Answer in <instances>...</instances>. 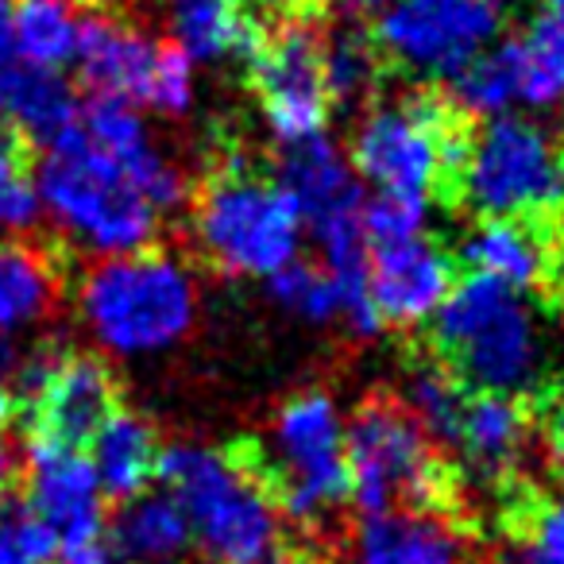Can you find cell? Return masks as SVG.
<instances>
[{"mask_svg": "<svg viewBox=\"0 0 564 564\" xmlns=\"http://www.w3.org/2000/svg\"><path fill=\"white\" fill-rule=\"evenodd\" d=\"M32 178L43 217L70 248L94 259H112L155 243L163 213L78 124L47 143Z\"/></svg>", "mask_w": 564, "mask_h": 564, "instance_id": "obj_1", "label": "cell"}, {"mask_svg": "<svg viewBox=\"0 0 564 564\" xmlns=\"http://www.w3.org/2000/svg\"><path fill=\"white\" fill-rule=\"evenodd\" d=\"M197 306L194 271L155 248L97 259L78 286L82 325L117 360H151L178 348L197 325Z\"/></svg>", "mask_w": 564, "mask_h": 564, "instance_id": "obj_2", "label": "cell"}, {"mask_svg": "<svg viewBox=\"0 0 564 564\" xmlns=\"http://www.w3.org/2000/svg\"><path fill=\"white\" fill-rule=\"evenodd\" d=\"M155 476L186 514L194 549L213 564H256L279 549L282 510L274 491L240 456L182 441L159 453Z\"/></svg>", "mask_w": 564, "mask_h": 564, "instance_id": "obj_3", "label": "cell"}, {"mask_svg": "<svg viewBox=\"0 0 564 564\" xmlns=\"http://www.w3.org/2000/svg\"><path fill=\"white\" fill-rule=\"evenodd\" d=\"M433 337L453 376L487 394L533 391L545 376L549 345L541 317L522 291L468 274L453 282L448 299L433 314Z\"/></svg>", "mask_w": 564, "mask_h": 564, "instance_id": "obj_4", "label": "cell"}, {"mask_svg": "<svg viewBox=\"0 0 564 564\" xmlns=\"http://www.w3.org/2000/svg\"><path fill=\"white\" fill-rule=\"evenodd\" d=\"M456 182L484 220H541L564 213V143L533 117L484 120L456 155Z\"/></svg>", "mask_w": 564, "mask_h": 564, "instance_id": "obj_5", "label": "cell"}, {"mask_svg": "<svg viewBox=\"0 0 564 564\" xmlns=\"http://www.w3.org/2000/svg\"><path fill=\"white\" fill-rule=\"evenodd\" d=\"M189 225L202 256L217 271L259 282L294 263L306 240V228L286 189L243 171L240 163L220 171L202 189Z\"/></svg>", "mask_w": 564, "mask_h": 564, "instance_id": "obj_6", "label": "cell"}, {"mask_svg": "<svg viewBox=\"0 0 564 564\" xmlns=\"http://www.w3.org/2000/svg\"><path fill=\"white\" fill-rule=\"evenodd\" d=\"M348 417L325 391H302L279 406L267 433L274 502L299 522H322L348 499Z\"/></svg>", "mask_w": 564, "mask_h": 564, "instance_id": "obj_7", "label": "cell"}, {"mask_svg": "<svg viewBox=\"0 0 564 564\" xmlns=\"http://www.w3.org/2000/svg\"><path fill=\"white\" fill-rule=\"evenodd\" d=\"M348 499L364 514L391 507H433L441 495V460L433 437L399 402L376 399L348 417L345 430Z\"/></svg>", "mask_w": 564, "mask_h": 564, "instance_id": "obj_8", "label": "cell"}, {"mask_svg": "<svg viewBox=\"0 0 564 564\" xmlns=\"http://www.w3.org/2000/svg\"><path fill=\"white\" fill-rule=\"evenodd\" d=\"M356 178L383 194H430L460 155L453 112L433 97L379 101L360 117L348 143Z\"/></svg>", "mask_w": 564, "mask_h": 564, "instance_id": "obj_9", "label": "cell"}, {"mask_svg": "<svg viewBox=\"0 0 564 564\" xmlns=\"http://www.w3.org/2000/svg\"><path fill=\"white\" fill-rule=\"evenodd\" d=\"M507 0H394L376 20V47L402 74L453 82L499 43Z\"/></svg>", "mask_w": 564, "mask_h": 564, "instance_id": "obj_10", "label": "cell"}, {"mask_svg": "<svg viewBox=\"0 0 564 564\" xmlns=\"http://www.w3.org/2000/svg\"><path fill=\"white\" fill-rule=\"evenodd\" d=\"M453 97L471 117H507L514 109L553 112L564 105V32L538 20L514 40L491 43L453 78Z\"/></svg>", "mask_w": 564, "mask_h": 564, "instance_id": "obj_11", "label": "cell"}, {"mask_svg": "<svg viewBox=\"0 0 564 564\" xmlns=\"http://www.w3.org/2000/svg\"><path fill=\"white\" fill-rule=\"evenodd\" d=\"M263 124L274 140L286 143L314 140L325 132L329 89L322 74V35L302 20H286L251 51Z\"/></svg>", "mask_w": 564, "mask_h": 564, "instance_id": "obj_12", "label": "cell"}, {"mask_svg": "<svg viewBox=\"0 0 564 564\" xmlns=\"http://www.w3.org/2000/svg\"><path fill=\"white\" fill-rule=\"evenodd\" d=\"M28 468V507L47 522L58 545L94 541L105 522V491L97 471L78 445L51 437H32L24 453Z\"/></svg>", "mask_w": 564, "mask_h": 564, "instance_id": "obj_13", "label": "cell"}, {"mask_svg": "<svg viewBox=\"0 0 564 564\" xmlns=\"http://www.w3.org/2000/svg\"><path fill=\"white\" fill-rule=\"evenodd\" d=\"M453 282V256L430 236L376 243V251L368 256V294L383 325L414 329V325L433 322Z\"/></svg>", "mask_w": 564, "mask_h": 564, "instance_id": "obj_14", "label": "cell"}, {"mask_svg": "<svg viewBox=\"0 0 564 564\" xmlns=\"http://www.w3.org/2000/svg\"><path fill=\"white\" fill-rule=\"evenodd\" d=\"M78 128L132 174L135 186L143 189V197H148L163 217L186 202V174H182V166L159 148L148 120L128 101L94 97V101L86 105V112L78 117Z\"/></svg>", "mask_w": 564, "mask_h": 564, "instance_id": "obj_15", "label": "cell"}, {"mask_svg": "<svg viewBox=\"0 0 564 564\" xmlns=\"http://www.w3.org/2000/svg\"><path fill=\"white\" fill-rule=\"evenodd\" d=\"M117 410V383L97 356H58L43 379L40 394L28 402L35 437L86 445L97 425Z\"/></svg>", "mask_w": 564, "mask_h": 564, "instance_id": "obj_16", "label": "cell"}, {"mask_svg": "<svg viewBox=\"0 0 564 564\" xmlns=\"http://www.w3.org/2000/svg\"><path fill=\"white\" fill-rule=\"evenodd\" d=\"M352 564H468V541L433 507H391L364 514L348 545Z\"/></svg>", "mask_w": 564, "mask_h": 564, "instance_id": "obj_17", "label": "cell"}, {"mask_svg": "<svg viewBox=\"0 0 564 564\" xmlns=\"http://www.w3.org/2000/svg\"><path fill=\"white\" fill-rule=\"evenodd\" d=\"M159 47L148 32L124 24L112 17H82V35H78V66L82 82L94 97H112V101L143 105L155 74Z\"/></svg>", "mask_w": 564, "mask_h": 564, "instance_id": "obj_18", "label": "cell"}, {"mask_svg": "<svg viewBox=\"0 0 564 564\" xmlns=\"http://www.w3.org/2000/svg\"><path fill=\"white\" fill-rule=\"evenodd\" d=\"M448 445H456L464 471L476 484L495 487L522 468L525 448H530V417L522 402L510 394H468L460 425Z\"/></svg>", "mask_w": 564, "mask_h": 564, "instance_id": "obj_19", "label": "cell"}, {"mask_svg": "<svg viewBox=\"0 0 564 564\" xmlns=\"http://www.w3.org/2000/svg\"><path fill=\"white\" fill-rule=\"evenodd\" d=\"M78 97L58 70L9 58L0 66V124L24 140L51 143L78 124Z\"/></svg>", "mask_w": 564, "mask_h": 564, "instance_id": "obj_20", "label": "cell"}, {"mask_svg": "<svg viewBox=\"0 0 564 564\" xmlns=\"http://www.w3.org/2000/svg\"><path fill=\"white\" fill-rule=\"evenodd\" d=\"M86 445H89L86 456L94 464L105 499H120V502L148 491V484L159 471V453H163L148 417L120 406L97 425V433Z\"/></svg>", "mask_w": 564, "mask_h": 564, "instance_id": "obj_21", "label": "cell"}, {"mask_svg": "<svg viewBox=\"0 0 564 564\" xmlns=\"http://www.w3.org/2000/svg\"><path fill=\"white\" fill-rule=\"evenodd\" d=\"M112 549L124 564H186L194 533L171 491H140L112 522Z\"/></svg>", "mask_w": 564, "mask_h": 564, "instance_id": "obj_22", "label": "cell"}, {"mask_svg": "<svg viewBox=\"0 0 564 564\" xmlns=\"http://www.w3.org/2000/svg\"><path fill=\"white\" fill-rule=\"evenodd\" d=\"M464 263L471 274L495 279L510 291H530L553 271L545 236L530 220H479L464 236Z\"/></svg>", "mask_w": 564, "mask_h": 564, "instance_id": "obj_23", "label": "cell"}, {"mask_svg": "<svg viewBox=\"0 0 564 564\" xmlns=\"http://www.w3.org/2000/svg\"><path fill=\"white\" fill-rule=\"evenodd\" d=\"M171 40L194 66H220L251 58L259 32L236 0H186L171 9Z\"/></svg>", "mask_w": 564, "mask_h": 564, "instance_id": "obj_24", "label": "cell"}, {"mask_svg": "<svg viewBox=\"0 0 564 564\" xmlns=\"http://www.w3.org/2000/svg\"><path fill=\"white\" fill-rule=\"evenodd\" d=\"M58 302L55 263L40 248L0 240V333H20L47 322Z\"/></svg>", "mask_w": 564, "mask_h": 564, "instance_id": "obj_25", "label": "cell"}, {"mask_svg": "<svg viewBox=\"0 0 564 564\" xmlns=\"http://www.w3.org/2000/svg\"><path fill=\"white\" fill-rule=\"evenodd\" d=\"M82 17L58 0H20L12 12V51L20 63L63 70L78 55Z\"/></svg>", "mask_w": 564, "mask_h": 564, "instance_id": "obj_26", "label": "cell"}, {"mask_svg": "<svg viewBox=\"0 0 564 564\" xmlns=\"http://www.w3.org/2000/svg\"><path fill=\"white\" fill-rule=\"evenodd\" d=\"M267 294L271 302L291 314L294 322L306 325H333L340 322V286L322 263H306V259H294L279 274L267 279Z\"/></svg>", "mask_w": 564, "mask_h": 564, "instance_id": "obj_27", "label": "cell"}, {"mask_svg": "<svg viewBox=\"0 0 564 564\" xmlns=\"http://www.w3.org/2000/svg\"><path fill=\"white\" fill-rule=\"evenodd\" d=\"M379 47L356 28L322 40V74L329 101L340 105H360L376 94L379 86Z\"/></svg>", "mask_w": 564, "mask_h": 564, "instance_id": "obj_28", "label": "cell"}, {"mask_svg": "<svg viewBox=\"0 0 564 564\" xmlns=\"http://www.w3.org/2000/svg\"><path fill=\"white\" fill-rule=\"evenodd\" d=\"M464 402H468L464 383L448 368H441V364H422V368H414L406 376V402L402 406L430 437L453 441L464 414Z\"/></svg>", "mask_w": 564, "mask_h": 564, "instance_id": "obj_29", "label": "cell"}, {"mask_svg": "<svg viewBox=\"0 0 564 564\" xmlns=\"http://www.w3.org/2000/svg\"><path fill=\"white\" fill-rule=\"evenodd\" d=\"M430 194H383V189H371V197H364V232H368V243L417 240V236L430 232Z\"/></svg>", "mask_w": 564, "mask_h": 564, "instance_id": "obj_30", "label": "cell"}, {"mask_svg": "<svg viewBox=\"0 0 564 564\" xmlns=\"http://www.w3.org/2000/svg\"><path fill=\"white\" fill-rule=\"evenodd\" d=\"M58 549V538L28 502L0 507V564H51Z\"/></svg>", "mask_w": 564, "mask_h": 564, "instance_id": "obj_31", "label": "cell"}, {"mask_svg": "<svg viewBox=\"0 0 564 564\" xmlns=\"http://www.w3.org/2000/svg\"><path fill=\"white\" fill-rule=\"evenodd\" d=\"M194 97H197L194 63H189L174 43L159 47L155 74H151V86H148L143 105L155 109L159 117H186V112L194 109Z\"/></svg>", "mask_w": 564, "mask_h": 564, "instance_id": "obj_32", "label": "cell"}, {"mask_svg": "<svg viewBox=\"0 0 564 564\" xmlns=\"http://www.w3.org/2000/svg\"><path fill=\"white\" fill-rule=\"evenodd\" d=\"M518 564H564V491L549 495L538 507Z\"/></svg>", "mask_w": 564, "mask_h": 564, "instance_id": "obj_33", "label": "cell"}, {"mask_svg": "<svg viewBox=\"0 0 564 564\" xmlns=\"http://www.w3.org/2000/svg\"><path fill=\"white\" fill-rule=\"evenodd\" d=\"M43 220V205L35 194L32 174H17V178L0 182V232L24 236Z\"/></svg>", "mask_w": 564, "mask_h": 564, "instance_id": "obj_34", "label": "cell"}, {"mask_svg": "<svg viewBox=\"0 0 564 564\" xmlns=\"http://www.w3.org/2000/svg\"><path fill=\"white\" fill-rule=\"evenodd\" d=\"M51 564H124V561L117 556V549L105 545L101 538H94V541H78V545H63Z\"/></svg>", "mask_w": 564, "mask_h": 564, "instance_id": "obj_35", "label": "cell"}, {"mask_svg": "<svg viewBox=\"0 0 564 564\" xmlns=\"http://www.w3.org/2000/svg\"><path fill=\"white\" fill-rule=\"evenodd\" d=\"M28 174V148L24 135H17L9 124H0V182Z\"/></svg>", "mask_w": 564, "mask_h": 564, "instance_id": "obj_36", "label": "cell"}, {"mask_svg": "<svg viewBox=\"0 0 564 564\" xmlns=\"http://www.w3.org/2000/svg\"><path fill=\"white\" fill-rule=\"evenodd\" d=\"M545 445L553 464L564 471V387L556 391V399L549 402V417H545Z\"/></svg>", "mask_w": 564, "mask_h": 564, "instance_id": "obj_37", "label": "cell"}, {"mask_svg": "<svg viewBox=\"0 0 564 564\" xmlns=\"http://www.w3.org/2000/svg\"><path fill=\"white\" fill-rule=\"evenodd\" d=\"M333 4H337V12L345 20H352V24H364V20H379V17H383L394 0H333Z\"/></svg>", "mask_w": 564, "mask_h": 564, "instance_id": "obj_38", "label": "cell"}, {"mask_svg": "<svg viewBox=\"0 0 564 564\" xmlns=\"http://www.w3.org/2000/svg\"><path fill=\"white\" fill-rule=\"evenodd\" d=\"M17 471H20V456H17V448H12V441L0 433V507L9 502V491H12V484H17Z\"/></svg>", "mask_w": 564, "mask_h": 564, "instance_id": "obj_39", "label": "cell"}, {"mask_svg": "<svg viewBox=\"0 0 564 564\" xmlns=\"http://www.w3.org/2000/svg\"><path fill=\"white\" fill-rule=\"evenodd\" d=\"M20 364H24V348H20L9 333H0V387H12Z\"/></svg>", "mask_w": 564, "mask_h": 564, "instance_id": "obj_40", "label": "cell"}, {"mask_svg": "<svg viewBox=\"0 0 564 564\" xmlns=\"http://www.w3.org/2000/svg\"><path fill=\"white\" fill-rule=\"evenodd\" d=\"M12 12H17V0H0V66L17 58V51H12Z\"/></svg>", "mask_w": 564, "mask_h": 564, "instance_id": "obj_41", "label": "cell"}, {"mask_svg": "<svg viewBox=\"0 0 564 564\" xmlns=\"http://www.w3.org/2000/svg\"><path fill=\"white\" fill-rule=\"evenodd\" d=\"M20 414V406H17V394L9 391V387H0V430L12 422V417Z\"/></svg>", "mask_w": 564, "mask_h": 564, "instance_id": "obj_42", "label": "cell"}, {"mask_svg": "<svg viewBox=\"0 0 564 564\" xmlns=\"http://www.w3.org/2000/svg\"><path fill=\"white\" fill-rule=\"evenodd\" d=\"M541 9H545L549 24H556L564 32V0H541Z\"/></svg>", "mask_w": 564, "mask_h": 564, "instance_id": "obj_43", "label": "cell"}, {"mask_svg": "<svg viewBox=\"0 0 564 564\" xmlns=\"http://www.w3.org/2000/svg\"><path fill=\"white\" fill-rule=\"evenodd\" d=\"M256 564H306L302 556H294V553H282V549H274V553H267L263 561H256Z\"/></svg>", "mask_w": 564, "mask_h": 564, "instance_id": "obj_44", "label": "cell"}, {"mask_svg": "<svg viewBox=\"0 0 564 564\" xmlns=\"http://www.w3.org/2000/svg\"><path fill=\"white\" fill-rule=\"evenodd\" d=\"M256 4H263V9H306L314 0H256Z\"/></svg>", "mask_w": 564, "mask_h": 564, "instance_id": "obj_45", "label": "cell"}, {"mask_svg": "<svg viewBox=\"0 0 564 564\" xmlns=\"http://www.w3.org/2000/svg\"><path fill=\"white\" fill-rule=\"evenodd\" d=\"M166 4H171V9H174V4H186V0H166Z\"/></svg>", "mask_w": 564, "mask_h": 564, "instance_id": "obj_46", "label": "cell"}, {"mask_svg": "<svg viewBox=\"0 0 564 564\" xmlns=\"http://www.w3.org/2000/svg\"><path fill=\"white\" fill-rule=\"evenodd\" d=\"M58 4H78V0H58Z\"/></svg>", "mask_w": 564, "mask_h": 564, "instance_id": "obj_47", "label": "cell"}]
</instances>
